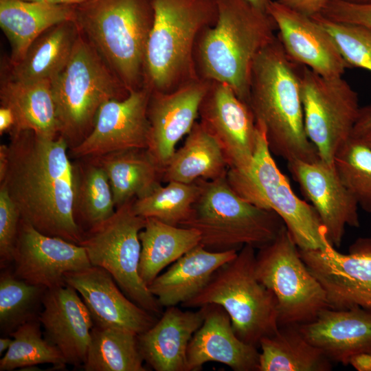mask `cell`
<instances>
[{
    "mask_svg": "<svg viewBox=\"0 0 371 371\" xmlns=\"http://www.w3.org/2000/svg\"><path fill=\"white\" fill-rule=\"evenodd\" d=\"M3 186L21 217L41 233L79 245L84 232L75 215L78 166L64 137L31 131L10 134Z\"/></svg>",
    "mask_w": 371,
    "mask_h": 371,
    "instance_id": "1",
    "label": "cell"
},
{
    "mask_svg": "<svg viewBox=\"0 0 371 371\" xmlns=\"http://www.w3.org/2000/svg\"><path fill=\"white\" fill-rule=\"evenodd\" d=\"M302 65L286 54L278 35L256 56L249 78V105L265 126L269 148L288 161L318 160L304 128Z\"/></svg>",
    "mask_w": 371,
    "mask_h": 371,
    "instance_id": "2",
    "label": "cell"
},
{
    "mask_svg": "<svg viewBox=\"0 0 371 371\" xmlns=\"http://www.w3.org/2000/svg\"><path fill=\"white\" fill-rule=\"evenodd\" d=\"M216 23L199 34L194 51L197 76L229 85L248 104L253 62L275 37L277 26L247 0H216Z\"/></svg>",
    "mask_w": 371,
    "mask_h": 371,
    "instance_id": "3",
    "label": "cell"
},
{
    "mask_svg": "<svg viewBox=\"0 0 371 371\" xmlns=\"http://www.w3.org/2000/svg\"><path fill=\"white\" fill-rule=\"evenodd\" d=\"M154 19L146 46L144 87L175 91L199 78L194 51L197 37L217 19L216 0H152Z\"/></svg>",
    "mask_w": 371,
    "mask_h": 371,
    "instance_id": "4",
    "label": "cell"
},
{
    "mask_svg": "<svg viewBox=\"0 0 371 371\" xmlns=\"http://www.w3.org/2000/svg\"><path fill=\"white\" fill-rule=\"evenodd\" d=\"M152 0H89L76 5L81 33L129 91L144 84Z\"/></svg>",
    "mask_w": 371,
    "mask_h": 371,
    "instance_id": "5",
    "label": "cell"
},
{
    "mask_svg": "<svg viewBox=\"0 0 371 371\" xmlns=\"http://www.w3.org/2000/svg\"><path fill=\"white\" fill-rule=\"evenodd\" d=\"M201 190L190 217L180 226L197 230L201 243L213 251L260 248L275 239L284 222L273 211L240 196L227 178L198 180Z\"/></svg>",
    "mask_w": 371,
    "mask_h": 371,
    "instance_id": "6",
    "label": "cell"
},
{
    "mask_svg": "<svg viewBox=\"0 0 371 371\" xmlns=\"http://www.w3.org/2000/svg\"><path fill=\"white\" fill-rule=\"evenodd\" d=\"M51 83L59 135L69 149L89 134L105 102L129 94L81 32L67 65Z\"/></svg>",
    "mask_w": 371,
    "mask_h": 371,
    "instance_id": "7",
    "label": "cell"
},
{
    "mask_svg": "<svg viewBox=\"0 0 371 371\" xmlns=\"http://www.w3.org/2000/svg\"><path fill=\"white\" fill-rule=\"evenodd\" d=\"M255 249L242 247L197 295L181 305L198 308L211 304L221 306L229 315L236 336L258 348L260 340L273 335L279 325L276 297L256 274Z\"/></svg>",
    "mask_w": 371,
    "mask_h": 371,
    "instance_id": "8",
    "label": "cell"
},
{
    "mask_svg": "<svg viewBox=\"0 0 371 371\" xmlns=\"http://www.w3.org/2000/svg\"><path fill=\"white\" fill-rule=\"evenodd\" d=\"M256 124V144L251 165L245 171L228 169L232 188L253 205L277 214L300 249H317L329 241L312 205L300 199L280 170L269 148L264 125Z\"/></svg>",
    "mask_w": 371,
    "mask_h": 371,
    "instance_id": "9",
    "label": "cell"
},
{
    "mask_svg": "<svg viewBox=\"0 0 371 371\" xmlns=\"http://www.w3.org/2000/svg\"><path fill=\"white\" fill-rule=\"evenodd\" d=\"M135 199L116 207L110 218L86 231L79 245L85 248L92 266L106 270L129 299L159 317L163 306L139 274V234L146 218L134 211Z\"/></svg>",
    "mask_w": 371,
    "mask_h": 371,
    "instance_id": "10",
    "label": "cell"
},
{
    "mask_svg": "<svg viewBox=\"0 0 371 371\" xmlns=\"http://www.w3.org/2000/svg\"><path fill=\"white\" fill-rule=\"evenodd\" d=\"M256 254L258 280L274 294L279 326L313 321L328 308L325 292L302 259L285 225Z\"/></svg>",
    "mask_w": 371,
    "mask_h": 371,
    "instance_id": "11",
    "label": "cell"
},
{
    "mask_svg": "<svg viewBox=\"0 0 371 371\" xmlns=\"http://www.w3.org/2000/svg\"><path fill=\"white\" fill-rule=\"evenodd\" d=\"M300 91L306 135L319 158L333 166L359 118L358 93L342 76H323L302 65Z\"/></svg>",
    "mask_w": 371,
    "mask_h": 371,
    "instance_id": "12",
    "label": "cell"
},
{
    "mask_svg": "<svg viewBox=\"0 0 371 371\" xmlns=\"http://www.w3.org/2000/svg\"><path fill=\"white\" fill-rule=\"evenodd\" d=\"M299 252L322 286L329 308L371 311V238H357L346 254L329 241L321 249Z\"/></svg>",
    "mask_w": 371,
    "mask_h": 371,
    "instance_id": "13",
    "label": "cell"
},
{
    "mask_svg": "<svg viewBox=\"0 0 371 371\" xmlns=\"http://www.w3.org/2000/svg\"><path fill=\"white\" fill-rule=\"evenodd\" d=\"M150 91L143 87L125 98L112 99L99 109L85 139L69 149L78 159L130 150L148 149L150 126L148 117Z\"/></svg>",
    "mask_w": 371,
    "mask_h": 371,
    "instance_id": "14",
    "label": "cell"
},
{
    "mask_svg": "<svg viewBox=\"0 0 371 371\" xmlns=\"http://www.w3.org/2000/svg\"><path fill=\"white\" fill-rule=\"evenodd\" d=\"M199 117L200 122L220 144L229 169L247 170L254 155L257 132L249 105L229 85L210 81Z\"/></svg>",
    "mask_w": 371,
    "mask_h": 371,
    "instance_id": "15",
    "label": "cell"
},
{
    "mask_svg": "<svg viewBox=\"0 0 371 371\" xmlns=\"http://www.w3.org/2000/svg\"><path fill=\"white\" fill-rule=\"evenodd\" d=\"M85 248L43 234L21 218L10 265L14 274L46 289L65 284V276L91 267Z\"/></svg>",
    "mask_w": 371,
    "mask_h": 371,
    "instance_id": "16",
    "label": "cell"
},
{
    "mask_svg": "<svg viewBox=\"0 0 371 371\" xmlns=\"http://www.w3.org/2000/svg\"><path fill=\"white\" fill-rule=\"evenodd\" d=\"M288 168L311 201L325 229L329 242L339 247L346 226L359 227V205L339 179L334 166L320 159L314 162L288 161Z\"/></svg>",
    "mask_w": 371,
    "mask_h": 371,
    "instance_id": "17",
    "label": "cell"
},
{
    "mask_svg": "<svg viewBox=\"0 0 371 371\" xmlns=\"http://www.w3.org/2000/svg\"><path fill=\"white\" fill-rule=\"evenodd\" d=\"M65 281L80 295L94 326L124 328L139 335L151 328L159 318L129 299L102 267L91 265L67 273Z\"/></svg>",
    "mask_w": 371,
    "mask_h": 371,
    "instance_id": "18",
    "label": "cell"
},
{
    "mask_svg": "<svg viewBox=\"0 0 371 371\" xmlns=\"http://www.w3.org/2000/svg\"><path fill=\"white\" fill-rule=\"evenodd\" d=\"M210 80L198 78L171 92H151L148 104L150 126L148 150L164 169L199 117Z\"/></svg>",
    "mask_w": 371,
    "mask_h": 371,
    "instance_id": "19",
    "label": "cell"
},
{
    "mask_svg": "<svg viewBox=\"0 0 371 371\" xmlns=\"http://www.w3.org/2000/svg\"><path fill=\"white\" fill-rule=\"evenodd\" d=\"M267 12L289 57L326 77L342 76L348 66L328 33L311 17L271 0Z\"/></svg>",
    "mask_w": 371,
    "mask_h": 371,
    "instance_id": "20",
    "label": "cell"
},
{
    "mask_svg": "<svg viewBox=\"0 0 371 371\" xmlns=\"http://www.w3.org/2000/svg\"><path fill=\"white\" fill-rule=\"evenodd\" d=\"M78 294L68 284L47 289L38 317L45 339L74 367H82L86 361L94 326Z\"/></svg>",
    "mask_w": 371,
    "mask_h": 371,
    "instance_id": "21",
    "label": "cell"
},
{
    "mask_svg": "<svg viewBox=\"0 0 371 371\" xmlns=\"http://www.w3.org/2000/svg\"><path fill=\"white\" fill-rule=\"evenodd\" d=\"M201 327L193 335L187 351V371H198L208 362H217L234 371H258V348L235 334L229 315L221 306L205 305Z\"/></svg>",
    "mask_w": 371,
    "mask_h": 371,
    "instance_id": "22",
    "label": "cell"
},
{
    "mask_svg": "<svg viewBox=\"0 0 371 371\" xmlns=\"http://www.w3.org/2000/svg\"><path fill=\"white\" fill-rule=\"evenodd\" d=\"M298 326L304 337L331 361L348 366L353 356L371 354L370 311L326 308L313 321Z\"/></svg>",
    "mask_w": 371,
    "mask_h": 371,
    "instance_id": "23",
    "label": "cell"
},
{
    "mask_svg": "<svg viewBox=\"0 0 371 371\" xmlns=\"http://www.w3.org/2000/svg\"><path fill=\"white\" fill-rule=\"evenodd\" d=\"M205 311V306L195 311L167 307L151 328L137 335L144 361L156 371H187L188 347Z\"/></svg>",
    "mask_w": 371,
    "mask_h": 371,
    "instance_id": "24",
    "label": "cell"
},
{
    "mask_svg": "<svg viewBox=\"0 0 371 371\" xmlns=\"http://www.w3.org/2000/svg\"><path fill=\"white\" fill-rule=\"evenodd\" d=\"M238 251H213L199 244L173 262L148 287L163 307L182 304L197 295L214 272L233 260Z\"/></svg>",
    "mask_w": 371,
    "mask_h": 371,
    "instance_id": "25",
    "label": "cell"
},
{
    "mask_svg": "<svg viewBox=\"0 0 371 371\" xmlns=\"http://www.w3.org/2000/svg\"><path fill=\"white\" fill-rule=\"evenodd\" d=\"M1 106L12 111L14 133L31 131L38 135L56 138L58 122L50 80L23 82L8 76L1 78Z\"/></svg>",
    "mask_w": 371,
    "mask_h": 371,
    "instance_id": "26",
    "label": "cell"
},
{
    "mask_svg": "<svg viewBox=\"0 0 371 371\" xmlns=\"http://www.w3.org/2000/svg\"><path fill=\"white\" fill-rule=\"evenodd\" d=\"M67 21H76V5L0 0V26L11 45L10 64L21 60L43 32Z\"/></svg>",
    "mask_w": 371,
    "mask_h": 371,
    "instance_id": "27",
    "label": "cell"
},
{
    "mask_svg": "<svg viewBox=\"0 0 371 371\" xmlns=\"http://www.w3.org/2000/svg\"><path fill=\"white\" fill-rule=\"evenodd\" d=\"M106 172L116 207L147 195L162 181L163 168L148 149H130L86 158Z\"/></svg>",
    "mask_w": 371,
    "mask_h": 371,
    "instance_id": "28",
    "label": "cell"
},
{
    "mask_svg": "<svg viewBox=\"0 0 371 371\" xmlns=\"http://www.w3.org/2000/svg\"><path fill=\"white\" fill-rule=\"evenodd\" d=\"M80 33L76 21L49 27L33 41L21 60L10 64L6 76L23 82L52 80L67 65Z\"/></svg>",
    "mask_w": 371,
    "mask_h": 371,
    "instance_id": "29",
    "label": "cell"
},
{
    "mask_svg": "<svg viewBox=\"0 0 371 371\" xmlns=\"http://www.w3.org/2000/svg\"><path fill=\"white\" fill-rule=\"evenodd\" d=\"M228 164L220 144L200 122H196L183 146L163 169L162 181L185 183L225 177Z\"/></svg>",
    "mask_w": 371,
    "mask_h": 371,
    "instance_id": "30",
    "label": "cell"
},
{
    "mask_svg": "<svg viewBox=\"0 0 371 371\" xmlns=\"http://www.w3.org/2000/svg\"><path fill=\"white\" fill-rule=\"evenodd\" d=\"M141 254L139 274L148 286L167 266L201 243L199 232L147 218L139 234Z\"/></svg>",
    "mask_w": 371,
    "mask_h": 371,
    "instance_id": "31",
    "label": "cell"
},
{
    "mask_svg": "<svg viewBox=\"0 0 371 371\" xmlns=\"http://www.w3.org/2000/svg\"><path fill=\"white\" fill-rule=\"evenodd\" d=\"M258 371H330L331 361L310 343L298 324L279 326L260 341Z\"/></svg>",
    "mask_w": 371,
    "mask_h": 371,
    "instance_id": "32",
    "label": "cell"
},
{
    "mask_svg": "<svg viewBox=\"0 0 371 371\" xmlns=\"http://www.w3.org/2000/svg\"><path fill=\"white\" fill-rule=\"evenodd\" d=\"M137 341V334L120 328L93 326L85 371H146Z\"/></svg>",
    "mask_w": 371,
    "mask_h": 371,
    "instance_id": "33",
    "label": "cell"
},
{
    "mask_svg": "<svg viewBox=\"0 0 371 371\" xmlns=\"http://www.w3.org/2000/svg\"><path fill=\"white\" fill-rule=\"evenodd\" d=\"M78 162L76 219L84 233L101 224L115 212L116 206L104 170L89 159Z\"/></svg>",
    "mask_w": 371,
    "mask_h": 371,
    "instance_id": "34",
    "label": "cell"
},
{
    "mask_svg": "<svg viewBox=\"0 0 371 371\" xmlns=\"http://www.w3.org/2000/svg\"><path fill=\"white\" fill-rule=\"evenodd\" d=\"M47 289L16 276L10 266L0 274V330L9 336L20 326L38 319Z\"/></svg>",
    "mask_w": 371,
    "mask_h": 371,
    "instance_id": "35",
    "label": "cell"
},
{
    "mask_svg": "<svg viewBox=\"0 0 371 371\" xmlns=\"http://www.w3.org/2000/svg\"><path fill=\"white\" fill-rule=\"evenodd\" d=\"M198 181L185 183L169 181L159 185L147 195L135 199L133 210L144 218H153L168 225L180 226L190 216L200 193Z\"/></svg>",
    "mask_w": 371,
    "mask_h": 371,
    "instance_id": "36",
    "label": "cell"
},
{
    "mask_svg": "<svg viewBox=\"0 0 371 371\" xmlns=\"http://www.w3.org/2000/svg\"><path fill=\"white\" fill-rule=\"evenodd\" d=\"M38 319L28 322L10 334L12 343L0 359V371L50 363L63 369L67 362L60 351L44 337Z\"/></svg>",
    "mask_w": 371,
    "mask_h": 371,
    "instance_id": "37",
    "label": "cell"
},
{
    "mask_svg": "<svg viewBox=\"0 0 371 371\" xmlns=\"http://www.w3.org/2000/svg\"><path fill=\"white\" fill-rule=\"evenodd\" d=\"M333 165L359 206L371 213V148L352 137L337 153Z\"/></svg>",
    "mask_w": 371,
    "mask_h": 371,
    "instance_id": "38",
    "label": "cell"
},
{
    "mask_svg": "<svg viewBox=\"0 0 371 371\" xmlns=\"http://www.w3.org/2000/svg\"><path fill=\"white\" fill-rule=\"evenodd\" d=\"M311 18L330 36L348 68L371 71V27L335 21L321 14Z\"/></svg>",
    "mask_w": 371,
    "mask_h": 371,
    "instance_id": "39",
    "label": "cell"
},
{
    "mask_svg": "<svg viewBox=\"0 0 371 371\" xmlns=\"http://www.w3.org/2000/svg\"><path fill=\"white\" fill-rule=\"evenodd\" d=\"M321 14L335 21L371 27V3H354L344 0H330ZM370 126L371 105L361 108L353 135H359Z\"/></svg>",
    "mask_w": 371,
    "mask_h": 371,
    "instance_id": "40",
    "label": "cell"
},
{
    "mask_svg": "<svg viewBox=\"0 0 371 371\" xmlns=\"http://www.w3.org/2000/svg\"><path fill=\"white\" fill-rule=\"evenodd\" d=\"M20 212L6 190L0 186V267H8L12 262L18 236Z\"/></svg>",
    "mask_w": 371,
    "mask_h": 371,
    "instance_id": "41",
    "label": "cell"
},
{
    "mask_svg": "<svg viewBox=\"0 0 371 371\" xmlns=\"http://www.w3.org/2000/svg\"><path fill=\"white\" fill-rule=\"evenodd\" d=\"M283 5L302 14L313 16L320 14L330 0H277Z\"/></svg>",
    "mask_w": 371,
    "mask_h": 371,
    "instance_id": "42",
    "label": "cell"
},
{
    "mask_svg": "<svg viewBox=\"0 0 371 371\" xmlns=\"http://www.w3.org/2000/svg\"><path fill=\"white\" fill-rule=\"evenodd\" d=\"M15 119L10 109L1 106L0 108V135L10 133L14 129Z\"/></svg>",
    "mask_w": 371,
    "mask_h": 371,
    "instance_id": "43",
    "label": "cell"
},
{
    "mask_svg": "<svg viewBox=\"0 0 371 371\" xmlns=\"http://www.w3.org/2000/svg\"><path fill=\"white\" fill-rule=\"evenodd\" d=\"M349 364L359 371H371V354L356 355L350 359Z\"/></svg>",
    "mask_w": 371,
    "mask_h": 371,
    "instance_id": "44",
    "label": "cell"
},
{
    "mask_svg": "<svg viewBox=\"0 0 371 371\" xmlns=\"http://www.w3.org/2000/svg\"><path fill=\"white\" fill-rule=\"evenodd\" d=\"M8 160V144H2L0 145V179H1L5 172Z\"/></svg>",
    "mask_w": 371,
    "mask_h": 371,
    "instance_id": "45",
    "label": "cell"
},
{
    "mask_svg": "<svg viewBox=\"0 0 371 371\" xmlns=\"http://www.w3.org/2000/svg\"><path fill=\"white\" fill-rule=\"evenodd\" d=\"M87 1L89 0H47L45 2L54 4L77 5Z\"/></svg>",
    "mask_w": 371,
    "mask_h": 371,
    "instance_id": "46",
    "label": "cell"
},
{
    "mask_svg": "<svg viewBox=\"0 0 371 371\" xmlns=\"http://www.w3.org/2000/svg\"><path fill=\"white\" fill-rule=\"evenodd\" d=\"M12 343V338L10 336H3L0 339V355L7 351Z\"/></svg>",
    "mask_w": 371,
    "mask_h": 371,
    "instance_id": "47",
    "label": "cell"
},
{
    "mask_svg": "<svg viewBox=\"0 0 371 371\" xmlns=\"http://www.w3.org/2000/svg\"><path fill=\"white\" fill-rule=\"evenodd\" d=\"M248 2H249L252 5L256 7V8L266 12L267 7L271 0H247Z\"/></svg>",
    "mask_w": 371,
    "mask_h": 371,
    "instance_id": "48",
    "label": "cell"
},
{
    "mask_svg": "<svg viewBox=\"0 0 371 371\" xmlns=\"http://www.w3.org/2000/svg\"><path fill=\"white\" fill-rule=\"evenodd\" d=\"M352 137L360 138L368 147L371 148V126L360 134Z\"/></svg>",
    "mask_w": 371,
    "mask_h": 371,
    "instance_id": "49",
    "label": "cell"
},
{
    "mask_svg": "<svg viewBox=\"0 0 371 371\" xmlns=\"http://www.w3.org/2000/svg\"><path fill=\"white\" fill-rule=\"evenodd\" d=\"M348 2L354 3H371V0H344Z\"/></svg>",
    "mask_w": 371,
    "mask_h": 371,
    "instance_id": "50",
    "label": "cell"
},
{
    "mask_svg": "<svg viewBox=\"0 0 371 371\" xmlns=\"http://www.w3.org/2000/svg\"><path fill=\"white\" fill-rule=\"evenodd\" d=\"M24 1H29V2H45L47 0H21Z\"/></svg>",
    "mask_w": 371,
    "mask_h": 371,
    "instance_id": "51",
    "label": "cell"
}]
</instances>
